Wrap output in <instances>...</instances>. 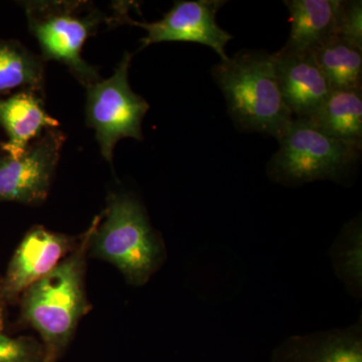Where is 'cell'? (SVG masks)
Instances as JSON below:
<instances>
[{"label": "cell", "mask_w": 362, "mask_h": 362, "mask_svg": "<svg viewBox=\"0 0 362 362\" xmlns=\"http://www.w3.org/2000/svg\"><path fill=\"white\" fill-rule=\"evenodd\" d=\"M90 235L92 223L73 252L21 295V319L42 338L44 362L59 361L90 310L85 288Z\"/></svg>", "instance_id": "obj_1"}, {"label": "cell", "mask_w": 362, "mask_h": 362, "mask_svg": "<svg viewBox=\"0 0 362 362\" xmlns=\"http://www.w3.org/2000/svg\"><path fill=\"white\" fill-rule=\"evenodd\" d=\"M281 93L294 119H310L331 93L313 52L274 54Z\"/></svg>", "instance_id": "obj_10"}, {"label": "cell", "mask_w": 362, "mask_h": 362, "mask_svg": "<svg viewBox=\"0 0 362 362\" xmlns=\"http://www.w3.org/2000/svg\"><path fill=\"white\" fill-rule=\"evenodd\" d=\"M331 265L352 297L362 295V226L361 216H356L338 233L330 247Z\"/></svg>", "instance_id": "obj_17"}, {"label": "cell", "mask_w": 362, "mask_h": 362, "mask_svg": "<svg viewBox=\"0 0 362 362\" xmlns=\"http://www.w3.org/2000/svg\"><path fill=\"white\" fill-rule=\"evenodd\" d=\"M307 120L331 137L361 141V89L331 90L315 115Z\"/></svg>", "instance_id": "obj_14"}, {"label": "cell", "mask_w": 362, "mask_h": 362, "mask_svg": "<svg viewBox=\"0 0 362 362\" xmlns=\"http://www.w3.org/2000/svg\"><path fill=\"white\" fill-rule=\"evenodd\" d=\"M4 302H6V300H4V295H2L1 281H0V332H2L4 328Z\"/></svg>", "instance_id": "obj_20"}, {"label": "cell", "mask_w": 362, "mask_h": 362, "mask_svg": "<svg viewBox=\"0 0 362 362\" xmlns=\"http://www.w3.org/2000/svg\"><path fill=\"white\" fill-rule=\"evenodd\" d=\"M89 256L115 266L130 285L141 287L163 265L166 249L139 199L127 192L108 197L92 221Z\"/></svg>", "instance_id": "obj_2"}, {"label": "cell", "mask_w": 362, "mask_h": 362, "mask_svg": "<svg viewBox=\"0 0 362 362\" xmlns=\"http://www.w3.org/2000/svg\"><path fill=\"white\" fill-rule=\"evenodd\" d=\"M39 93L21 90L6 99H0V125L6 130V142L1 143L6 156L21 157L39 139L42 131L57 129L59 123L45 111Z\"/></svg>", "instance_id": "obj_12"}, {"label": "cell", "mask_w": 362, "mask_h": 362, "mask_svg": "<svg viewBox=\"0 0 362 362\" xmlns=\"http://www.w3.org/2000/svg\"><path fill=\"white\" fill-rule=\"evenodd\" d=\"M291 33L280 51L313 52L337 35L340 0H287Z\"/></svg>", "instance_id": "obj_13"}, {"label": "cell", "mask_w": 362, "mask_h": 362, "mask_svg": "<svg viewBox=\"0 0 362 362\" xmlns=\"http://www.w3.org/2000/svg\"><path fill=\"white\" fill-rule=\"evenodd\" d=\"M44 59L18 40H0V95L21 88L44 92Z\"/></svg>", "instance_id": "obj_15"}, {"label": "cell", "mask_w": 362, "mask_h": 362, "mask_svg": "<svg viewBox=\"0 0 362 362\" xmlns=\"http://www.w3.org/2000/svg\"><path fill=\"white\" fill-rule=\"evenodd\" d=\"M80 237L52 232L44 226L30 230L9 262L1 280L6 301H14L35 282L51 273L77 247Z\"/></svg>", "instance_id": "obj_9"}, {"label": "cell", "mask_w": 362, "mask_h": 362, "mask_svg": "<svg viewBox=\"0 0 362 362\" xmlns=\"http://www.w3.org/2000/svg\"><path fill=\"white\" fill-rule=\"evenodd\" d=\"M66 137L45 131L21 157L0 156V202L39 204L45 201Z\"/></svg>", "instance_id": "obj_8"}, {"label": "cell", "mask_w": 362, "mask_h": 362, "mask_svg": "<svg viewBox=\"0 0 362 362\" xmlns=\"http://www.w3.org/2000/svg\"><path fill=\"white\" fill-rule=\"evenodd\" d=\"M131 54L125 52L110 78H101L87 88L86 120L96 133L102 156L110 164L119 140L143 139L142 121L149 110L146 100L131 89Z\"/></svg>", "instance_id": "obj_6"}, {"label": "cell", "mask_w": 362, "mask_h": 362, "mask_svg": "<svg viewBox=\"0 0 362 362\" xmlns=\"http://www.w3.org/2000/svg\"><path fill=\"white\" fill-rule=\"evenodd\" d=\"M225 4L223 0H182L176 1L160 21H137L125 13L121 16L120 25L128 23L146 32L142 47L163 42H197L211 47L221 61H226V47L233 37L216 23V14Z\"/></svg>", "instance_id": "obj_7"}, {"label": "cell", "mask_w": 362, "mask_h": 362, "mask_svg": "<svg viewBox=\"0 0 362 362\" xmlns=\"http://www.w3.org/2000/svg\"><path fill=\"white\" fill-rule=\"evenodd\" d=\"M23 6L42 59L65 65L86 88L101 80L97 69L82 58V49L100 26L115 23V18L82 1H28Z\"/></svg>", "instance_id": "obj_4"}, {"label": "cell", "mask_w": 362, "mask_h": 362, "mask_svg": "<svg viewBox=\"0 0 362 362\" xmlns=\"http://www.w3.org/2000/svg\"><path fill=\"white\" fill-rule=\"evenodd\" d=\"M271 362H362L361 315L346 327L285 338Z\"/></svg>", "instance_id": "obj_11"}, {"label": "cell", "mask_w": 362, "mask_h": 362, "mask_svg": "<svg viewBox=\"0 0 362 362\" xmlns=\"http://www.w3.org/2000/svg\"><path fill=\"white\" fill-rule=\"evenodd\" d=\"M313 54L331 89H361L362 49L335 35Z\"/></svg>", "instance_id": "obj_16"}, {"label": "cell", "mask_w": 362, "mask_h": 362, "mask_svg": "<svg viewBox=\"0 0 362 362\" xmlns=\"http://www.w3.org/2000/svg\"><path fill=\"white\" fill-rule=\"evenodd\" d=\"M279 144L268 175L275 182L294 187L339 180L361 156L362 142L331 137L307 119H294Z\"/></svg>", "instance_id": "obj_5"}, {"label": "cell", "mask_w": 362, "mask_h": 362, "mask_svg": "<svg viewBox=\"0 0 362 362\" xmlns=\"http://www.w3.org/2000/svg\"><path fill=\"white\" fill-rule=\"evenodd\" d=\"M0 145H1V142H0Z\"/></svg>", "instance_id": "obj_21"}, {"label": "cell", "mask_w": 362, "mask_h": 362, "mask_svg": "<svg viewBox=\"0 0 362 362\" xmlns=\"http://www.w3.org/2000/svg\"><path fill=\"white\" fill-rule=\"evenodd\" d=\"M42 343L32 337L13 338L0 332V362H44Z\"/></svg>", "instance_id": "obj_18"}, {"label": "cell", "mask_w": 362, "mask_h": 362, "mask_svg": "<svg viewBox=\"0 0 362 362\" xmlns=\"http://www.w3.org/2000/svg\"><path fill=\"white\" fill-rule=\"evenodd\" d=\"M228 113L242 129L280 140L294 120L281 93L274 54L240 51L213 68Z\"/></svg>", "instance_id": "obj_3"}, {"label": "cell", "mask_w": 362, "mask_h": 362, "mask_svg": "<svg viewBox=\"0 0 362 362\" xmlns=\"http://www.w3.org/2000/svg\"><path fill=\"white\" fill-rule=\"evenodd\" d=\"M337 35L362 49L361 1H341Z\"/></svg>", "instance_id": "obj_19"}]
</instances>
